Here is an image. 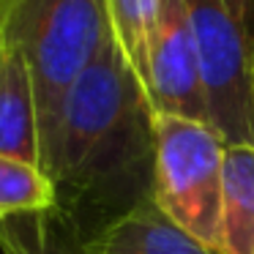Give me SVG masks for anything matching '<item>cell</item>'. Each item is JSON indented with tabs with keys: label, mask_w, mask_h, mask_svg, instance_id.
<instances>
[{
	"label": "cell",
	"mask_w": 254,
	"mask_h": 254,
	"mask_svg": "<svg viewBox=\"0 0 254 254\" xmlns=\"http://www.w3.org/2000/svg\"><path fill=\"white\" fill-rule=\"evenodd\" d=\"M44 172L88 241L150 197L153 110L112 36L63 101Z\"/></svg>",
	"instance_id": "cell-1"
},
{
	"label": "cell",
	"mask_w": 254,
	"mask_h": 254,
	"mask_svg": "<svg viewBox=\"0 0 254 254\" xmlns=\"http://www.w3.org/2000/svg\"><path fill=\"white\" fill-rule=\"evenodd\" d=\"M205 88L208 123L227 145H254V39L221 0H183Z\"/></svg>",
	"instance_id": "cell-4"
},
{
	"label": "cell",
	"mask_w": 254,
	"mask_h": 254,
	"mask_svg": "<svg viewBox=\"0 0 254 254\" xmlns=\"http://www.w3.org/2000/svg\"><path fill=\"white\" fill-rule=\"evenodd\" d=\"M161 0H107V17L118 50L148 96V55L159 25Z\"/></svg>",
	"instance_id": "cell-10"
},
{
	"label": "cell",
	"mask_w": 254,
	"mask_h": 254,
	"mask_svg": "<svg viewBox=\"0 0 254 254\" xmlns=\"http://www.w3.org/2000/svg\"><path fill=\"white\" fill-rule=\"evenodd\" d=\"M221 254H254V145H227Z\"/></svg>",
	"instance_id": "cell-8"
},
{
	"label": "cell",
	"mask_w": 254,
	"mask_h": 254,
	"mask_svg": "<svg viewBox=\"0 0 254 254\" xmlns=\"http://www.w3.org/2000/svg\"><path fill=\"white\" fill-rule=\"evenodd\" d=\"M221 3L254 39V0H221Z\"/></svg>",
	"instance_id": "cell-12"
},
{
	"label": "cell",
	"mask_w": 254,
	"mask_h": 254,
	"mask_svg": "<svg viewBox=\"0 0 254 254\" xmlns=\"http://www.w3.org/2000/svg\"><path fill=\"white\" fill-rule=\"evenodd\" d=\"M148 101L153 115H181L208 123L197 47L183 0H161L148 55Z\"/></svg>",
	"instance_id": "cell-5"
},
{
	"label": "cell",
	"mask_w": 254,
	"mask_h": 254,
	"mask_svg": "<svg viewBox=\"0 0 254 254\" xmlns=\"http://www.w3.org/2000/svg\"><path fill=\"white\" fill-rule=\"evenodd\" d=\"M55 205V183L39 164L0 153V216L41 213Z\"/></svg>",
	"instance_id": "cell-11"
},
{
	"label": "cell",
	"mask_w": 254,
	"mask_h": 254,
	"mask_svg": "<svg viewBox=\"0 0 254 254\" xmlns=\"http://www.w3.org/2000/svg\"><path fill=\"white\" fill-rule=\"evenodd\" d=\"M3 25L33 77L44 167L68 90L112 36L107 0H3Z\"/></svg>",
	"instance_id": "cell-2"
},
{
	"label": "cell",
	"mask_w": 254,
	"mask_h": 254,
	"mask_svg": "<svg viewBox=\"0 0 254 254\" xmlns=\"http://www.w3.org/2000/svg\"><path fill=\"white\" fill-rule=\"evenodd\" d=\"M227 142L213 126L181 115H153L150 197L175 224L221 254Z\"/></svg>",
	"instance_id": "cell-3"
},
{
	"label": "cell",
	"mask_w": 254,
	"mask_h": 254,
	"mask_svg": "<svg viewBox=\"0 0 254 254\" xmlns=\"http://www.w3.org/2000/svg\"><path fill=\"white\" fill-rule=\"evenodd\" d=\"M0 153L41 167L33 77L6 25L0 36Z\"/></svg>",
	"instance_id": "cell-6"
},
{
	"label": "cell",
	"mask_w": 254,
	"mask_h": 254,
	"mask_svg": "<svg viewBox=\"0 0 254 254\" xmlns=\"http://www.w3.org/2000/svg\"><path fill=\"white\" fill-rule=\"evenodd\" d=\"M0 254H88V238L61 208L0 216Z\"/></svg>",
	"instance_id": "cell-9"
},
{
	"label": "cell",
	"mask_w": 254,
	"mask_h": 254,
	"mask_svg": "<svg viewBox=\"0 0 254 254\" xmlns=\"http://www.w3.org/2000/svg\"><path fill=\"white\" fill-rule=\"evenodd\" d=\"M88 254H216L170 219L153 197L112 219L88 241Z\"/></svg>",
	"instance_id": "cell-7"
},
{
	"label": "cell",
	"mask_w": 254,
	"mask_h": 254,
	"mask_svg": "<svg viewBox=\"0 0 254 254\" xmlns=\"http://www.w3.org/2000/svg\"><path fill=\"white\" fill-rule=\"evenodd\" d=\"M0 36H3V0H0Z\"/></svg>",
	"instance_id": "cell-13"
}]
</instances>
